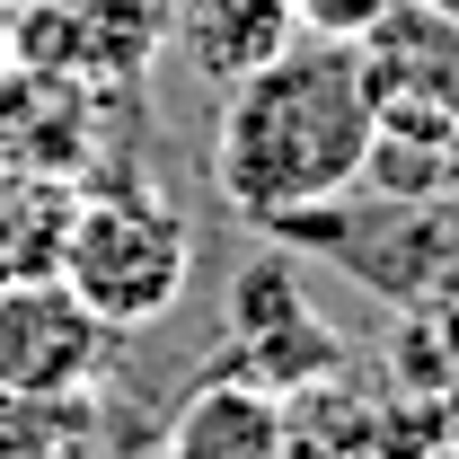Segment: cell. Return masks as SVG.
Wrapping results in <instances>:
<instances>
[{
	"mask_svg": "<svg viewBox=\"0 0 459 459\" xmlns=\"http://www.w3.org/2000/svg\"><path fill=\"white\" fill-rule=\"evenodd\" d=\"M380 133V98L362 45L344 36H309L283 45L274 62L221 80V115H212V186L238 221H274V212H309L362 186Z\"/></svg>",
	"mask_w": 459,
	"mask_h": 459,
	"instance_id": "cell-1",
	"label": "cell"
},
{
	"mask_svg": "<svg viewBox=\"0 0 459 459\" xmlns=\"http://www.w3.org/2000/svg\"><path fill=\"white\" fill-rule=\"evenodd\" d=\"M62 283L115 336L160 327L195 283V230L160 186H80V212L62 238Z\"/></svg>",
	"mask_w": 459,
	"mask_h": 459,
	"instance_id": "cell-2",
	"label": "cell"
},
{
	"mask_svg": "<svg viewBox=\"0 0 459 459\" xmlns=\"http://www.w3.org/2000/svg\"><path fill=\"white\" fill-rule=\"evenodd\" d=\"M115 327L62 283V274H36V283H0V398H80L107 362Z\"/></svg>",
	"mask_w": 459,
	"mask_h": 459,
	"instance_id": "cell-3",
	"label": "cell"
},
{
	"mask_svg": "<svg viewBox=\"0 0 459 459\" xmlns=\"http://www.w3.org/2000/svg\"><path fill=\"white\" fill-rule=\"evenodd\" d=\"M230 309H238V353H230V371H247V380H265V389H309V380H327L344 362V344L309 318L300 283H291L274 256H256V265L238 274Z\"/></svg>",
	"mask_w": 459,
	"mask_h": 459,
	"instance_id": "cell-4",
	"label": "cell"
},
{
	"mask_svg": "<svg viewBox=\"0 0 459 459\" xmlns=\"http://www.w3.org/2000/svg\"><path fill=\"white\" fill-rule=\"evenodd\" d=\"M89 98H98V80H80V71H27V62H9L0 71V160L80 177L89 169V142H98V107Z\"/></svg>",
	"mask_w": 459,
	"mask_h": 459,
	"instance_id": "cell-5",
	"label": "cell"
},
{
	"mask_svg": "<svg viewBox=\"0 0 459 459\" xmlns=\"http://www.w3.org/2000/svg\"><path fill=\"white\" fill-rule=\"evenodd\" d=\"M362 71H371V98H415V107H442L459 124V18L433 0H389L371 18Z\"/></svg>",
	"mask_w": 459,
	"mask_h": 459,
	"instance_id": "cell-6",
	"label": "cell"
},
{
	"mask_svg": "<svg viewBox=\"0 0 459 459\" xmlns=\"http://www.w3.org/2000/svg\"><path fill=\"white\" fill-rule=\"evenodd\" d=\"M169 459H291V415L283 389L247 380V371H212L195 380L169 424Z\"/></svg>",
	"mask_w": 459,
	"mask_h": 459,
	"instance_id": "cell-7",
	"label": "cell"
},
{
	"mask_svg": "<svg viewBox=\"0 0 459 459\" xmlns=\"http://www.w3.org/2000/svg\"><path fill=\"white\" fill-rule=\"evenodd\" d=\"M71 212H80V177H54V169H18V160H0V283L62 274Z\"/></svg>",
	"mask_w": 459,
	"mask_h": 459,
	"instance_id": "cell-8",
	"label": "cell"
},
{
	"mask_svg": "<svg viewBox=\"0 0 459 459\" xmlns=\"http://www.w3.org/2000/svg\"><path fill=\"white\" fill-rule=\"evenodd\" d=\"M186 36H195V62L212 80H238V71L283 54L300 36V18H291V0H195L186 9Z\"/></svg>",
	"mask_w": 459,
	"mask_h": 459,
	"instance_id": "cell-9",
	"label": "cell"
},
{
	"mask_svg": "<svg viewBox=\"0 0 459 459\" xmlns=\"http://www.w3.org/2000/svg\"><path fill=\"white\" fill-rule=\"evenodd\" d=\"M389 0H291V18H300V36H371V18H380Z\"/></svg>",
	"mask_w": 459,
	"mask_h": 459,
	"instance_id": "cell-10",
	"label": "cell"
},
{
	"mask_svg": "<svg viewBox=\"0 0 459 459\" xmlns=\"http://www.w3.org/2000/svg\"><path fill=\"white\" fill-rule=\"evenodd\" d=\"M0 71H9V9H0Z\"/></svg>",
	"mask_w": 459,
	"mask_h": 459,
	"instance_id": "cell-11",
	"label": "cell"
},
{
	"mask_svg": "<svg viewBox=\"0 0 459 459\" xmlns=\"http://www.w3.org/2000/svg\"><path fill=\"white\" fill-rule=\"evenodd\" d=\"M433 9H451V18H459V0H433Z\"/></svg>",
	"mask_w": 459,
	"mask_h": 459,
	"instance_id": "cell-12",
	"label": "cell"
},
{
	"mask_svg": "<svg viewBox=\"0 0 459 459\" xmlns=\"http://www.w3.org/2000/svg\"><path fill=\"white\" fill-rule=\"evenodd\" d=\"M0 9H18V0H0Z\"/></svg>",
	"mask_w": 459,
	"mask_h": 459,
	"instance_id": "cell-13",
	"label": "cell"
}]
</instances>
